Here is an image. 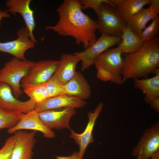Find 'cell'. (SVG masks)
<instances>
[{
    "instance_id": "cell-1",
    "label": "cell",
    "mask_w": 159,
    "mask_h": 159,
    "mask_svg": "<svg viewBox=\"0 0 159 159\" xmlns=\"http://www.w3.org/2000/svg\"><path fill=\"white\" fill-rule=\"evenodd\" d=\"M80 0H64L57 9L59 20L54 26H46L60 35L73 37L77 44H82L85 49L97 40L95 31L97 21L82 11Z\"/></svg>"
},
{
    "instance_id": "cell-2",
    "label": "cell",
    "mask_w": 159,
    "mask_h": 159,
    "mask_svg": "<svg viewBox=\"0 0 159 159\" xmlns=\"http://www.w3.org/2000/svg\"><path fill=\"white\" fill-rule=\"evenodd\" d=\"M122 72L124 82L132 78H148L159 67V37L144 43L136 52L126 55L123 58Z\"/></svg>"
},
{
    "instance_id": "cell-3",
    "label": "cell",
    "mask_w": 159,
    "mask_h": 159,
    "mask_svg": "<svg viewBox=\"0 0 159 159\" xmlns=\"http://www.w3.org/2000/svg\"><path fill=\"white\" fill-rule=\"evenodd\" d=\"M119 47L109 49L100 54L94 64L97 70V76L100 80L121 85L124 82L122 72L124 59Z\"/></svg>"
},
{
    "instance_id": "cell-4",
    "label": "cell",
    "mask_w": 159,
    "mask_h": 159,
    "mask_svg": "<svg viewBox=\"0 0 159 159\" xmlns=\"http://www.w3.org/2000/svg\"><path fill=\"white\" fill-rule=\"evenodd\" d=\"M34 62L14 57L7 62L0 69V81L6 83L11 87L12 93L16 99L23 93L21 81L27 75Z\"/></svg>"
},
{
    "instance_id": "cell-5",
    "label": "cell",
    "mask_w": 159,
    "mask_h": 159,
    "mask_svg": "<svg viewBox=\"0 0 159 159\" xmlns=\"http://www.w3.org/2000/svg\"><path fill=\"white\" fill-rule=\"evenodd\" d=\"M95 13L98 17L97 29L102 34L121 37L127 23L114 6L103 2Z\"/></svg>"
},
{
    "instance_id": "cell-6",
    "label": "cell",
    "mask_w": 159,
    "mask_h": 159,
    "mask_svg": "<svg viewBox=\"0 0 159 159\" xmlns=\"http://www.w3.org/2000/svg\"><path fill=\"white\" fill-rule=\"evenodd\" d=\"M121 37L102 34L101 36L83 51L73 53L81 61V70L84 71L94 64L97 57L111 47L120 43Z\"/></svg>"
},
{
    "instance_id": "cell-7",
    "label": "cell",
    "mask_w": 159,
    "mask_h": 159,
    "mask_svg": "<svg viewBox=\"0 0 159 159\" xmlns=\"http://www.w3.org/2000/svg\"><path fill=\"white\" fill-rule=\"evenodd\" d=\"M59 64V61L54 60H44L34 62L27 75L21 80V85L45 83L54 73Z\"/></svg>"
},
{
    "instance_id": "cell-8",
    "label": "cell",
    "mask_w": 159,
    "mask_h": 159,
    "mask_svg": "<svg viewBox=\"0 0 159 159\" xmlns=\"http://www.w3.org/2000/svg\"><path fill=\"white\" fill-rule=\"evenodd\" d=\"M159 151V123L158 121L146 129L136 146L132 150V155L138 159H149Z\"/></svg>"
},
{
    "instance_id": "cell-9",
    "label": "cell",
    "mask_w": 159,
    "mask_h": 159,
    "mask_svg": "<svg viewBox=\"0 0 159 159\" xmlns=\"http://www.w3.org/2000/svg\"><path fill=\"white\" fill-rule=\"evenodd\" d=\"M11 87L0 81V108L18 114L26 113L34 110L36 103L31 99L26 101L18 100L12 94Z\"/></svg>"
},
{
    "instance_id": "cell-10",
    "label": "cell",
    "mask_w": 159,
    "mask_h": 159,
    "mask_svg": "<svg viewBox=\"0 0 159 159\" xmlns=\"http://www.w3.org/2000/svg\"><path fill=\"white\" fill-rule=\"evenodd\" d=\"M76 113L75 108L65 107L44 110L38 114L41 121L50 129L70 130V119Z\"/></svg>"
},
{
    "instance_id": "cell-11",
    "label": "cell",
    "mask_w": 159,
    "mask_h": 159,
    "mask_svg": "<svg viewBox=\"0 0 159 159\" xmlns=\"http://www.w3.org/2000/svg\"><path fill=\"white\" fill-rule=\"evenodd\" d=\"M18 38L6 42H0V52L7 53L18 59L24 60L26 52L35 47V44L31 40L26 27H22L17 32Z\"/></svg>"
},
{
    "instance_id": "cell-12",
    "label": "cell",
    "mask_w": 159,
    "mask_h": 159,
    "mask_svg": "<svg viewBox=\"0 0 159 159\" xmlns=\"http://www.w3.org/2000/svg\"><path fill=\"white\" fill-rule=\"evenodd\" d=\"M36 131L27 132L21 130L15 132V142L11 159H32L33 150L36 141L34 137Z\"/></svg>"
},
{
    "instance_id": "cell-13",
    "label": "cell",
    "mask_w": 159,
    "mask_h": 159,
    "mask_svg": "<svg viewBox=\"0 0 159 159\" xmlns=\"http://www.w3.org/2000/svg\"><path fill=\"white\" fill-rule=\"evenodd\" d=\"M19 121L13 128L9 129V134L23 129H29L38 131L43 133L44 137L52 138L55 136L54 132L43 123L39 116L38 112L34 110L26 113L19 114Z\"/></svg>"
},
{
    "instance_id": "cell-14",
    "label": "cell",
    "mask_w": 159,
    "mask_h": 159,
    "mask_svg": "<svg viewBox=\"0 0 159 159\" xmlns=\"http://www.w3.org/2000/svg\"><path fill=\"white\" fill-rule=\"evenodd\" d=\"M102 102L99 103L93 112H89L87 115L88 121L87 126L84 131L82 134H78L71 129L70 137L73 139L79 147V155L83 158L86 150L90 144L94 142L92 132L95 123L103 107Z\"/></svg>"
},
{
    "instance_id": "cell-15",
    "label": "cell",
    "mask_w": 159,
    "mask_h": 159,
    "mask_svg": "<svg viewBox=\"0 0 159 159\" xmlns=\"http://www.w3.org/2000/svg\"><path fill=\"white\" fill-rule=\"evenodd\" d=\"M87 102L77 97L62 95L49 97L42 102L36 103L34 110L39 112L47 110L68 107L81 108Z\"/></svg>"
},
{
    "instance_id": "cell-16",
    "label": "cell",
    "mask_w": 159,
    "mask_h": 159,
    "mask_svg": "<svg viewBox=\"0 0 159 159\" xmlns=\"http://www.w3.org/2000/svg\"><path fill=\"white\" fill-rule=\"evenodd\" d=\"M31 0H8L5 5L8 9L6 11L11 14L18 13L22 16L28 29L32 41L35 44L37 40L34 36L33 31L35 26L33 11L30 7Z\"/></svg>"
},
{
    "instance_id": "cell-17",
    "label": "cell",
    "mask_w": 159,
    "mask_h": 159,
    "mask_svg": "<svg viewBox=\"0 0 159 159\" xmlns=\"http://www.w3.org/2000/svg\"><path fill=\"white\" fill-rule=\"evenodd\" d=\"M64 93L84 100L91 95L90 86L80 72H76L73 77L63 85Z\"/></svg>"
},
{
    "instance_id": "cell-18",
    "label": "cell",
    "mask_w": 159,
    "mask_h": 159,
    "mask_svg": "<svg viewBox=\"0 0 159 159\" xmlns=\"http://www.w3.org/2000/svg\"><path fill=\"white\" fill-rule=\"evenodd\" d=\"M59 66L54 73L63 85L68 82L76 73L77 64L80 59L73 54H63L61 57Z\"/></svg>"
},
{
    "instance_id": "cell-19",
    "label": "cell",
    "mask_w": 159,
    "mask_h": 159,
    "mask_svg": "<svg viewBox=\"0 0 159 159\" xmlns=\"http://www.w3.org/2000/svg\"><path fill=\"white\" fill-rule=\"evenodd\" d=\"M155 76L150 78L139 80L133 79L135 87L142 91L145 94L143 100L149 104L154 99L159 97V68L155 70Z\"/></svg>"
},
{
    "instance_id": "cell-20",
    "label": "cell",
    "mask_w": 159,
    "mask_h": 159,
    "mask_svg": "<svg viewBox=\"0 0 159 159\" xmlns=\"http://www.w3.org/2000/svg\"><path fill=\"white\" fill-rule=\"evenodd\" d=\"M150 0H109L110 4L114 6L127 23L133 15L149 4Z\"/></svg>"
},
{
    "instance_id": "cell-21",
    "label": "cell",
    "mask_w": 159,
    "mask_h": 159,
    "mask_svg": "<svg viewBox=\"0 0 159 159\" xmlns=\"http://www.w3.org/2000/svg\"><path fill=\"white\" fill-rule=\"evenodd\" d=\"M158 14L150 7L143 8L129 19L127 24L131 30L139 36L146 27L148 22L158 17Z\"/></svg>"
},
{
    "instance_id": "cell-22",
    "label": "cell",
    "mask_w": 159,
    "mask_h": 159,
    "mask_svg": "<svg viewBox=\"0 0 159 159\" xmlns=\"http://www.w3.org/2000/svg\"><path fill=\"white\" fill-rule=\"evenodd\" d=\"M121 37V41L118 45L122 53H133L140 49L144 44L127 24L122 32Z\"/></svg>"
},
{
    "instance_id": "cell-23",
    "label": "cell",
    "mask_w": 159,
    "mask_h": 159,
    "mask_svg": "<svg viewBox=\"0 0 159 159\" xmlns=\"http://www.w3.org/2000/svg\"><path fill=\"white\" fill-rule=\"evenodd\" d=\"M24 92L36 103L50 97L45 83L38 85H21Z\"/></svg>"
},
{
    "instance_id": "cell-24",
    "label": "cell",
    "mask_w": 159,
    "mask_h": 159,
    "mask_svg": "<svg viewBox=\"0 0 159 159\" xmlns=\"http://www.w3.org/2000/svg\"><path fill=\"white\" fill-rule=\"evenodd\" d=\"M19 114L0 108V129L14 127L19 121Z\"/></svg>"
},
{
    "instance_id": "cell-25",
    "label": "cell",
    "mask_w": 159,
    "mask_h": 159,
    "mask_svg": "<svg viewBox=\"0 0 159 159\" xmlns=\"http://www.w3.org/2000/svg\"><path fill=\"white\" fill-rule=\"evenodd\" d=\"M159 32V18L158 16L152 20L150 24L139 35L144 43L152 41L156 38Z\"/></svg>"
},
{
    "instance_id": "cell-26",
    "label": "cell",
    "mask_w": 159,
    "mask_h": 159,
    "mask_svg": "<svg viewBox=\"0 0 159 159\" xmlns=\"http://www.w3.org/2000/svg\"><path fill=\"white\" fill-rule=\"evenodd\" d=\"M45 84L50 97L65 95L64 93L63 85L59 81L55 73L45 83Z\"/></svg>"
},
{
    "instance_id": "cell-27",
    "label": "cell",
    "mask_w": 159,
    "mask_h": 159,
    "mask_svg": "<svg viewBox=\"0 0 159 159\" xmlns=\"http://www.w3.org/2000/svg\"><path fill=\"white\" fill-rule=\"evenodd\" d=\"M15 142L14 135L8 138L0 150V159H11V154Z\"/></svg>"
},
{
    "instance_id": "cell-28",
    "label": "cell",
    "mask_w": 159,
    "mask_h": 159,
    "mask_svg": "<svg viewBox=\"0 0 159 159\" xmlns=\"http://www.w3.org/2000/svg\"><path fill=\"white\" fill-rule=\"evenodd\" d=\"M80 1L82 10L92 8L94 10L95 13L99 10L102 3L106 2L110 4L109 0H82Z\"/></svg>"
},
{
    "instance_id": "cell-29",
    "label": "cell",
    "mask_w": 159,
    "mask_h": 159,
    "mask_svg": "<svg viewBox=\"0 0 159 159\" xmlns=\"http://www.w3.org/2000/svg\"><path fill=\"white\" fill-rule=\"evenodd\" d=\"M150 107L158 113L159 112V97L153 99L150 102Z\"/></svg>"
},
{
    "instance_id": "cell-30",
    "label": "cell",
    "mask_w": 159,
    "mask_h": 159,
    "mask_svg": "<svg viewBox=\"0 0 159 159\" xmlns=\"http://www.w3.org/2000/svg\"><path fill=\"white\" fill-rule=\"evenodd\" d=\"M149 7L153 11L158 14L159 12V0H150Z\"/></svg>"
},
{
    "instance_id": "cell-31",
    "label": "cell",
    "mask_w": 159,
    "mask_h": 159,
    "mask_svg": "<svg viewBox=\"0 0 159 159\" xmlns=\"http://www.w3.org/2000/svg\"><path fill=\"white\" fill-rule=\"evenodd\" d=\"M56 159H83L79 155L78 152L75 151L74 152L72 155L69 156H55Z\"/></svg>"
},
{
    "instance_id": "cell-32",
    "label": "cell",
    "mask_w": 159,
    "mask_h": 159,
    "mask_svg": "<svg viewBox=\"0 0 159 159\" xmlns=\"http://www.w3.org/2000/svg\"><path fill=\"white\" fill-rule=\"evenodd\" d=\"M10 17V14L6 11L0 10V20L4 18H9Z\"/></svg>"
},
{
    "instance_id": "cell-33",
    "label": "cell",
    "mask_w": 159,
    "mask_h": 159,
    "mask_svg": "<svg viewBox=\"0 0 159 159\" xmlns=\"http://www.w3.org/2000/svg\"><path fill=\"white\" fill-rule=\"evenodd\" d=\"M151 157L152 159H159V151L154 153Z\"/></svg>"
}]
</instances>
